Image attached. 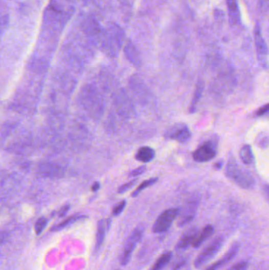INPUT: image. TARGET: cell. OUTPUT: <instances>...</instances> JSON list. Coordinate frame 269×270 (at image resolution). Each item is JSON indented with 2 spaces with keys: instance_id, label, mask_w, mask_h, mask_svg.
Segmentation results:
<instances>
[{
  "instance_id": "6da1fadb",
  "label": "cell",
  "mask_w": 269,
  "mask_h": 270,
  "mask_svg": "<svg viewBox=\"0 0 269 270\" xmlns=\"http://www.w3.org/2000/svg\"><path fill=\"white\" fill-rule=\"evenodd\" d=\"M226 175L238 186L243 189H252L255 185V181L252 175L248 171L240 167L239 164L234 159H231L227 164Z\"/></svg>"
},
{
  "instance_id": "7a4b0ae2",
  "label": "cell",
  "mask_w": 269,
  "mask_h": 270,
  "mask_svg": "<svg viewBox=\"0 0 269 270\" xmlns=\"http://www.w3.org/2000/svg\"><path fill=\"white\" fill-rule=\"evenodd\" d=\"M225 243V239L222 236H218L207 245V246L202 250L201 252L197 255L194 261V267L196 268H200L206 265L208 262H210L214 258Z\"/></svg>"
},
{
  "instance_id": "3957f363",
  "label": "cell",
  "mask_w": 269,
  "mask_h": 270,
  "mask_svg": "<svg viewBox=\"0 0 269 270\" xmlns=\"http://www.w3.org/2000/svg\"><path fill=\"white\" fill-rule=\"evenodd\" d=\"M180 210L178 208H171L166 210L157 217L152 226L154 233H165L172 225L175 219L180 215Z\"/></svg>"
},
{
  "instance_id": "277c9868",
  "label": "cell",
  "mask_w": 269,
  "mask_h": 270,
  "mask_svg": "<svg viewBox=\"0 0 269 270\" xmlns=\"http://www.w3.org/2000/svg\"><path fill=\"white\" fill-rule=\"evenodd\" d=\"M218 143L215 140L204 141L193 154V160L199 163L210 161L217 154Z\"/></svg>"
},
{
  "instance_id": "5b68a950",
  "label": "cell",
  "mask_w": 269,
  "mask_h": 270,
  "mask_svg": "<svg viewBox=\"0 0 269 270\" xmlns=\"http://www.w3.org/2000/svg\"><path fill=\"white\" fill-rule=\"evenodd\" d=\"M81 102L83 106L92 114L100 113L101 110L102 100L98 93L90 87L82 91Z\"/></svg>"
},
{
  "instance_id": "8992f818",
  "label": "cell",
  "mask_w": 269,
  "mask_h": 270,
  "mask_svg": "<svg viewBox=\"0 0 269 270\" xmlns=\"http://www.w3.org/2000/svg\"><path fill=\"white\" fill-rule=\"evenodd\" d=\"M142 236H143V230L141 229L140 227H138V229L133 231L132 234L128 238L124 249H123V254L120 257V263L123 266L129 263L130 258H131L132 254H133L137 244L142 239Z\"/></svg>"
},
{
  "instance_id": "52a82bcc",
  "label": "cell",
  "mask_w": 269,
  "mask_h": 270,
  "mask_svg": "<svg viewBox=\"0 0 269 270\" xmlns=\"http://www.w3.org/2000/svg\"><path fill=\"white\" fill-rule=\"evenodd\" d=\"M199 204H200V195L198 194H196L187 201V205H186L183 214H182L181 218L178 221V227H184L185 225H187L191 222L197 214Z\"/></svg>"
},
{
  "instance_id": "ba28073f",
  "label": "cell",
  "mask_w": 269,
  "mask_h": 270,
  "mask_svg": "<svg viewBox=\"0 0 269 270\" xmlns=\"http://www.w3.org/2000/svg\"><path fill=\"white\" fill-rule=\"evenodd\" d=\"M165 137L168 139L174 140L180 143H186L191 138V132L186 124L177 123L167 131Z\"/></svg>"
},
{
  "instance_id": "9c48e42d",
  "label": "cell",
  "mask_w": 269,
  "mask_h": 270,
  "mask_svg": "<svg viewBox=\"0 0 269 270\" xmlns=\"http://www.w3.org/2000/svg\"><path fill=\"white\" fill-rule=\"evenodd\" d=\"M199 232H200V230L197 227H192L189 229L182 236L178 243L176 244V251L178 252H184L186 250L189 249L190 246H193Z\"/></svg>"
},
{
  "instance_id": "30bf717a",
  "label": "cell",
  "mask_w": 269,
  "mask_h": 270,
  "mask_svg": "<svg viewBox=\"0 0 269 270\" xmlns=\"http://www.w3.org/2000/svg\"><path fill=\"white\" fill-rule=\"evenodd\" d=\"M254 40L259 61L264 67L267 64V48L259 26H257L254 30Z\"/></svg>"
},
{
  "instance_id": "8fae6325",
  "label": "cell",
  "mask_w": 269,
  "mask_h": 270,
  "mask_svg": "<svg viewBox=\"0 0 269 270\" xmlns=\"http://www.w3.org/2000/svg\"><path fill=\"white\" fill-rule=\"evenodd\" d=\"M239 250L240 243L238 242H235L233 244L231 245V247L229 248L226 254L220 259L218 260L216 262L212 263V265H209L206 269L204 270H219V268L225 266L228 262H231V260H233L234 258L238 255Z\"/></svg>"
},
{
  "instance_id": "7c38bea8",
  "label": "cell",
  "mask_w": 269,
  "mask_h": 270,
  "mask_svg": "<svg viewBox=\"0 0 269 270\" xmlns=\"http://www.w3.org/2000/svg\"><path fill=\"white\" fill-rule=\"evenodd\" d=\"M39 175L45 178H60L63 176L64 169L56 163H43L39 166Z\"/></svg>"
},
{
  "instance_id": "4fadbf2b",
  "label": "cell",
  "mask_w": 269,
  "mask_h": 270,
  "mask_svg": "<svg viewBox=\"0 0 269 270\" xmlns=\"http://www.w3.org/2000/svg\"><path fill=\"white\" fill-rule=\"evenodd\" d=\"M124 53L126 59L134 67H140L142 66L141 55L135 45L130 40H127L125 44Z\"/></svg>"
},
{
  "instance_id": "5bb4252c",
  "label": "cell",
  "mask_w": 269,
  "mask_h": 270,
  "mask_svg": "<svg viewBox=\"0 0 269 270\" xmlns=\"http://www.w3.org/2000/svg\"><path fill=\"white\" fill-rule=\"evenodd\" d=\"M215 233V227L212 224H208L205 226L202 230L199 232L197 238L193 244V247L198 248L208 240L209 238L212 237Z\"/></svg>"
},
{
  "instance_id": "9a60e30c",
  "label": "cell",
  "mask_w": 269,
  "mask_h": 270,
  "mask_svg": "<svg viewBox=\"0 0 269 270\" xmlns=\"http://www.w3.org/2000/svg\"><path fill=\"white\" fill-rule=\"evenodd\" d=\"M110 225V219H103L100 220L97 224V240H96V250H98L101 246L105 238L106 233Z\"/></svg>"
},
{
  "instance_id": "2e32d148",
  "label": "cell",
  "mask_w": 269,
  "mask_h": 270,
  "mask_svg": "<svg viewBox=\"0 0 269 270\" xmlns=\"http://www.w3.org/2000/svg\"><path fill=\"white\" fill-rule=\"evenodd\" d=\"M155 150L151 147H141L139 150L137 151L135 158L137 160L143 163H148V162L152 161L155 157Z\"/></svg>"
},
{
  "instance_id": "e0dca14e",
  "label": "cell",
  "mask_w": 269,
  "mask_h": 270,
  "mask_svg": "<svg viewBox=\"0 0 269 270\" xmlns=\"http://www.w3.org/2000/svg\"><path fill=\"white\" fill-rule=\"evenodd\" d=\"M230 20L232 24H236L240 20V11L237 0H226Z\"/></svg>"
},
{
  "instance_id": "ac0fdd59",
  "label": "cell",
  "mask_w": 269,
  "mask_h": 270,
  "mask_svg": "<svg viewBox=\"0 0 269 270\" xmlns=\"http://www.w3.org/2000/svg\"><path fill=\"white\" fill-rule=\"evenodd\" d=\"M239 157L242 161L245 164H247V165L254 163V153H253L252 148H251L250 144H245L242 147V149L240 150Z\"/></svg>"
},
{
  "instance_id": "d6986e66",
  "label": "cell",
  "mask_w": 269,
  "mask_h": 270,
  "mask_svg": "<svg viewBox=\"0 0 269 270\" xmlns=\"http://www.w3.org/2000/svg\"><path fill=\"white\" fill-rule=\"evenodd\" d=\"M204 90V82L202 81H199L196 86L195 92L193 94V100H192L191 105L190 107V113H194L197 109V105L201 98L202 93Z\"/></svg>"
},
{
  "instance_id": "ffe728a7",
  "label": "cell",
  "mask_w": 269,
  "mask_h": 270,
  "mask_svg": "<svg viewBox=\"0 0 269 270\" xmlns=\"http://www.w3.org/2000/svg\"><path fill=\"white\" fill-rule=\"evenodd\" d=\"M87 218L86 216L84 215H74L72 217H69L66 220H63L60 224H57V225L53 226L51 229L52 232H57V231L62 230V229H65V227H68L71 224H74V223L78 222L79 220H83V219Z\"/></svg>"
},
{
  "instance_id": "44dd1931",
  "label": "cell",
  "mask_w": 269,
  "mask_h": 270,
  "mask_svg": "<svg viewBox=\"0 0 269 270\" xmlns=\"http://www.w3.org/2000/svg\"><path fill=\"white\" fill-rule=\"evenodd\" d=\"M116 103H117L118 109H120L123 113L126 112V110H125L126 108L129 111V112H131L130 110L132 109L131 105L129 103L127 96L123 92H120V93L118 95L117 97H116Z\"/></svg>"
},
{
  "instance_id": "7402d4cb",
  "label": "cell",
  "mask_w": 269,
  "mask_h": 270,
  "mask_svg": "<svg viewBox=\"0 0 269 270\" xmlns=\"http://www.w3.org/2000/svg\"><path fill=\"white\" fill-rule=\"evenodd\" d=\"M172 252H168L166 253L163 254L158 259L156 260V262L154 264L153 267L151 269L152 270H161L164 268L166 265L169 263L171 258H172Z\"/></svg>"
},
{
  "instance_id": "603a6c76",
  "label": "cell",
  "mask_w": 269,
  "mask_h": 270,
  "mask_svg": "<svg viewBox=\"0 0 269 270\" xmlns=\"http://www.w3.org/2000/svg\"><path fill=\"white\" fill-rule=\"evenodd\" d=\"M157 181H158V178H151V179H148V180L144 181V182H142V183L138 186V188L132 193L131 196L135 198V197L139 195V194H140L143 190L146 189V188H149V186L155 184Z\"/></svg>"
},
{
  "instance_id": "cb8c5ba5",
  "label": "cell",
  "mask_w": 269,
  "mask_h": 270,
  "mask_svg": "<svg viewBox=\"0 0 269 270\" xmlns=\"http://www.w3.org/2000/svg\"><path fill=\"white\" fill-rule=\"evenodd\" d=\"M257 147L261 149H266L269 147V134L267 133L262 132L258 134L255 140Z\"/></svg>"
},
{
  "instance_id": "d4e9b609",
  "label": "cell",
  "mask_w": 269,
  "mask_h": 270,
  "mask_svg": "<svg viewBox=\"0 0 269 270\" xmlns=\"http://www.w3.org/2000/svg\"><path fill=\"white\" fill-rule=\"evenodd\" d=\"M48 224V219L46 217H40L38 220H36V224H35L34 229L35 233L36 235H40L44 230L45 227Z\"/></svg>"
},
{
  "instance_id": "484cf974",
  "label": "cell",
  "mask_w": 269,
  "mask_h": 270,
  "mask_svg": "<svg viewBox=\"0 0 269 270\" xmlns=\"http://www.w3.org/2000/svg\"><path fill=\"white\" fill-rule=\"evenodd\" d=\"M138 182V179H135L133 180L129 181V182L124 183V184L122 185L121 186H119V189H118L117 192L119 194H123V193L126 192V191H129L130 188H133V185Z\"/></svg>"
},
{
  "instance_id": "4316f807",
  "label": "cell",
  "mask_w": 269,
  "mask_h": 270,
  "mask_svg": "<svg viewBox=\"0 0 269 270\" xmlns=\"http://www.w3.org/2000/svg\"><path fill=\"white\" fill-rule=\"evenodd\" d=\"M249 268V262L247 261H242L238 262L227 270H247Z\"/></svg>"
},
{
  "instance_id": "83f0119b",
  "label": "cell",
  "mask_w": 269,
  "mask_h": 270,
  "mask_svg": "<svg viewBox=\"0 0 269 270\" xmlns=\"http://www.w3.org/2000/svg\"><path fill=\"white\" fill-rule=\"evenodd\" d=\"M126 201H123L120 202V203L119 204V205H116V207H115L114 210H113V214L114 216H116V217H117V216L120 215V214H122V212L124 210L125 207H126Z\"/></svg>"
},
{
  "instance_id": "f1b7e54d",
  "label": "cell",
  "mask_w": 269,
  "mask_h": 270,
  "mask_svg": "<svg viewBox=\"0 0 269 270\" xmlns=\"http://www.w3.org/2000/svg\"><path fill=\"white\" fill-rule=\"evenodd\" d=\"M146 169L145 166L138 167V169H134V170L129 172V176H130V177H136V176H141V175L143 174L144 172L146 171Z\"/></svg>"
},
{
  "instance_id": "f546056e",
  "label": "cell",
  "mask_w": 269,
  "mask_h": 270,
  "mask_svg": "<svg viewBox=\"0 0 269 270\" xmlns=\"http://www.w3.org/2000/svg\"><path fill=\"white\" fill-rule=\"evenodd\" d=\"M9 23H10V17H9L8 14L3 16L2 19H1V31H2V33L7 30Z\"/></svg>"
},
{
  "instance_id": "4dcf8cb0",
  "label": "cell",
  "mask_w": 269,
  "mask_h": 270,
  "mask_svg": "<svg viewBox=\"0 0 269 270\" xmlns=\"http://www.w3.org/2000/svg\"><path fill=\"white\" fill-rule=\"evenodd\" d=\"M269 112V103H266L265 105L262 106L261 109H259L257 112V116H262V115H265L266 113Z\"/></svg>"
},
{
  "instance_id": "1f68e13d",
  "label": "cell",
  "mask_w": 269,
  "mask_h": 270,
  "mask_svg": "<svg viewBox=\"0 0 269 270\" xmlns=\"http://www.w3.org/2000/svg\"><path fill=\"white\" fill-rule=\"evenodd\" d=\"M187 264V260L186 259H181L178 261V262H176L172 267V270H180L183 268V266H185Z\"/></svg>"
},
{
  "instance_id": "d6a6232c",
  "label": "cell",
  "mask_w": 269,
  "mask_h": 270,
  "mask_svg": "<svg viewBox=\"0 0 269 270\" xmlns=\"http://www.w3.org/2000/svg\"><path fill=\"white\" fill-rule=\"evenodd\" d=\"M70 208H71V205H64L62 208H61V210L59 211V216L60 217H64L68 214V212L69 211Z\"/></svg>"
},
{
  "instance_id": "836d02e7",
  "label": "cell",
  "mask_w": 269,
  "mask_h": 270,
  "mask_svg": "<svg viewBox=\"0 0 269 270\" xmlns=\"http://www.w3.org/2000/svg\"><path fill=\"white\" fill-rule=\"evenodd\" d=\"M263 195L269 203V184L264 185L262 189Z\"/></svg>"
},
{
  "instance_id": "e575fe53",
  "label": "cell",
  "mask_w": 269,
  "mask_h": 270,
  "mask_svg": "<svg viewBox=\"0 0 269 270\" xmlns=\"http://www.w3.org/2000/svg\"><path fill=\"white\" fill-rule=\"evenodd\" d=\"M260 6L264 11H267L269 9V0H260Z\"/></svg>"
},
{
  "instance_id": "d590c367",
  "label": "cell",
  "mask_w": 269,
  "mask_h": 270,
  "mask_svg": "<svg viewBox=\"0 0 269 270\" xmlns=\"http://www.w3.org/2000/svg\"><path fill=\"white\" fill-rule=\"evenodd\" d=\"M100 184L99 182H94V184L92 185L91 190L93 191H97L100 189Z\"/></svg>"
},
{
  "instance_id": "8d00e7d4",
  "label": "cell",
  "mask_w": 269,
  "mask_h": 270,
  "mask_svg": "<svg viewBox=\"0 0 269 270\" xmlns=\"http://www.w3.org/2000/svg\"><path fill=\"white\" fill-rule=\"evenodd\" d=\"M222 165H223V162L219 161L215 164V168H216V169H219H219H222Z\"/></svg>"
},
{
  "instance_id": "74e56055",
  "label": "cell",
  "mask_w": 269,
  "mask_h": 270,
  "mask_svg": "<svg viewBox=\"0 0 269 270\" xmlns=\"http://www.w3.org/2000/svg\"><path fill=\"white\" fill-rule=\"evenodd\" d=\"M150 270H152V269H150Z\"/></svg>"
}]
</instances>
